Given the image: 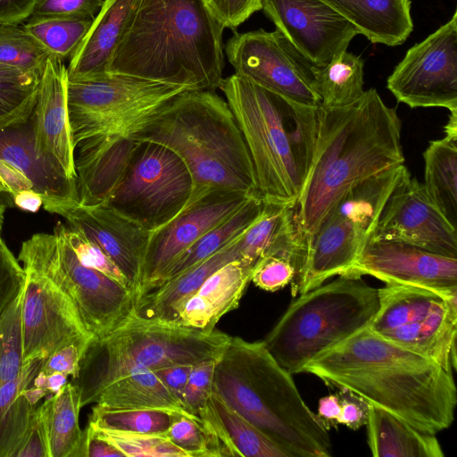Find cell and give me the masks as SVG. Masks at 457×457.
Instances as JSON below:
<instances>
[{
  "instance_id": "58",
  "label": "cell",
  "mask_w": 457,
  "mask_h": 457,
  "mask_svg": "<svg viewBox=\"0 0 457 457\" xmlns=\"http://www.w3.org/2000/svg\"><path fill=\"white\" fill-rule=\"evenodd\" d=\"M24 76H30V75H26V74L19 71L16 69H13V68H11L9 66H5V65L0 63V79H16V78H21V77H24Z\"/></svg>"
},
{
  "instance_id": "44",
  "label": "cell",
  "mask_w": 457,
  "mask_h": 457,
  "mask_svg": "<svg viewBox=\"0 0 457 457\" xmlns=\"http://www.w3.org/2000/svg\"><path fill=\"white\" fill-rule=\"evenodd\" d=\"M63 233L81 264L98 270L133 290L119 267L100 246L64 223Z\"/></svg>"
},
{
  "instance_id": "2",
  "label": "cell",
  "mask_w": 457,
  "mask_h": 457,
  "mask_svg": "<svg viewBox=\"0 0 457 457\" xmlns=\"http://www.w3.org/2000/svg\"><path fill=\"white\" fill-rule=\"evenodd\" d=\"M402 122L375 88L353 104L317 110L312 162L295 204L297 226L307 239L353 187L403 164Z\"/></svg>"
},
{
  "instance_id": "22",
  "label": "cell",
  "mask_w": 457,
  "mask_h": 457,
  "mask_svg": "<svg viewBox=\"0 0 457 457\" xmlns=\"http://www.w3.org/2000/svg\"><path fill=\"white\" fill-rule=\"evenodd\" d=\"M66 224L100 246L124 274L136 297L150 231L105 205L79 203L58 209Z\"/></svg>"
},
{
  "instance_id": "23",
  "label": "cell",
  "mask_w": 457,
  "mask_h": 457,
  "mask_svg": "<svg viewBox=\"0 0 457 457\" xmlns=\"http://www.w3.org/2000/svg\"><path fill=\"white\" fill-rule=\"evenodd\" d=\"M67 67L50 55L39 79L32 113L37 151L66 178L77 180L67 107Z\"/></svg>"
},
{
  "instance_id": "3",
  "label": "cell",
  "mask_w": 457,
  "mask_h": 457,
  "mask_svg": "<svg viewBox=\"0 0 457 457\" xmlns=\"http://www.w3.org/2000/svg\"><path fill=\"white\" fill-rule=\"evenodd\" d=\"M224 29L206 0H140L107 72L216 91Z\"/></svg>"
},
{
  "instance_id": "25",
  "label": "cell",
  "mask_w": 457,
  "mask_h": 457,
  "mask_svg": "<svg viewBox=\"0 0 457 457\" xmlns=\"http://www.w3.org/2000/svg\"><path fill=\"white\" fill-rule=\"evenodd\" d=\"M252 271L238 260L223 265L206 278L167 323L212 332L225 314L238 307Z\"/></svg>"
},
{
  "instance_id": "1",
  "label": "cell",
  "mask_w": 457,
  "mask_h": 457,
  "mask_svg": "<svg viewBox=\"0 0 457 457\" xmlns=\"http://www.w3.org/2000/svg\"><path fill=\"white\" fill-rule=\"evenodd\" d=\"M302 372L348 390L428 434L436 435L454 420L453 373L369 328L322 353Z\"/></svg>"
},
{
  "instance_id": "10",
  "label": "cell",
  "mask_w": 457,
  "mask_h": 457,
  "mask_svg": "<svg viewBox=\"0 0 457 457\" xmlns=\"http://www.w3.org/2000/svg\"><path fill=\"white\" fill-rule=\"evenodd\" d=\"M190 90L129 75L67 81V107L74 147L97 136L135 139L179 94Z\"/></svg>"
},
{
  "instance_id": "15",
  "label": "cell",
  "mask_w": 457,
  "mask_h": 457,
  "mask_svg": "<svg viewBox=\"0 0 457 457\" xmlns=\"http://www.w3.org/2000/svg\"><path fill=\"white\" fill-rule=\"evenodd\" d=\"M387 89L411 108L457 112V10L450 20L410 47L386 80Z\"/></svg>"
},
{
  "instance_id": "34",
  "label": "cell",
  "mask_w": 457,
  "mask_h": 457,
  "mask_svg": "<svg viewBox=\"0 0 457 457\" xmlns=\"http://www.w3.org/2000/svg\"><path fill=\"white\" fill-rule=\"evenodd\" d=\"M364 61L343 51L327 64L314 66L312 87L326 108L345 107L356 103L364 94Z\"/></svg>"
},
{
  "instance_id": "52",
  "label": "cell",
  "mask_w": 457,
  "mask_h": 457,
  "mask_svg": "<svg viewBox=\"0 0 457 457\" xmlns=\"http://www.w3.org/2000/svg\"><path fill=\"white\" fill-rule=\"evenodd\" d=\"M194 365L195 364H175L153 370L180 405L183 392Z\"/></svg>"
},
{
  "instance_id": "9",
  "label": "cell",
  "mask_w": 457,
  "mask_h": 457,
  "mask_svg": "<svg viewBox=\"0 0 457 457\" xmlns=\"http://www.w3.org/2000/svg\"><path fill=\"white\" fill-rule=\"evenodd\" d=\"M17 259L25 270L45 276L71 299L93 338L105 337L135 312V292L81 264L61 221L53 233H36L25 240Z\"/></svg>"
},
{
  "instance_id": "30",
  "label": "cell",
  "mask_w": 457,
  "mask_h": 457,
  "mask_svg": "<svg viewBox=\"0 0 457 457\" xmlns=\"http://www.w3.org/2000/svg\"><path fill=\"white\" fill-rule=\"evenodd\" d=\"M209 418L223 457H288L280 446L213 392L209 398Z\"/></svg>"
},
{
  "instance_id": "47",
  "label": "cell",
  "mask_w": 457,
  "mask_h": 457,
  "mask_svg": "<svg viewBox=\"0 0 457 457\" xmlns=\"http://www.w3.org/2000/svg\"><path fill=\"white\" fill-rule=\"evenodd\" d=\"M92 339V337H83L63 345L43 360L39 371L46 375L59 372L75 379L80 361Z\"/></svg>"
},
{
  "instance_id": "38",
  "label": "cell",
  "mask_w": 457,
  "mask_h": 457,
  "mask_svg": "<svg viewBox=\"0 0 457 457\" xmlns=\"http://www.w3.org/2000/svg\"><path fill=\"white\" fill-rule=\"evenodd\" d=\"M174 412L161 409H109L96 404L88 424L102 429L166 434Z\"/></svg>"
},
{
  "instance_id": "51",
  "label": "cell",
  "mask_w": 457,
  "mask_h": 457,
  "mask_svg": "<svg viewBox=\"0 0 457 457\" xmlns=\"http://www.w3.org/2000/svg\"><path fill=\"white\" fill-rule=\"evenodd\" d=\"M338 393L341 406L338 424H343L353 430L366 425L370 404L348 390L340 389Z\"/></svg>"
},
{
  "instance_id": "60",
  "label": "cell",
  "mask_w": 457,
  "mask_h": 457,
  "mask_svg": "<svg viewBox=\"0 0 457 457\" xmlns=\"http://www.w3.org/2000/svg\"><path fill=\"white\" fill-rule=\"evenodd\" d=\"M6 208L7 207L4 204H0V239L3 238L2 231H3L4 221V212H5Z\"/></svg>"
},
{
  "instance_id": "57",
  "label": "cell",
  "mask_w": 457,
  "mask_h": 457,
  "mask_svg": "<svg viewBox=\"0 0 457 457\" xmlns=\"http://www.w3.org/2000/svg\"><path fill=\"white\" fill-rule=\"evenodd\" d=\"M13 206L22 211L36 212L43 206V199L34 191H22L13 199Z\"/></svg>"
},
{
  "instance_id": "37",
  "label": "cell",
  "mask_w": 457,
  "mask_h": 457,
  "mask_svg": "<svg viewBox=\"0 0 457 457\" xmlns=\"http://www.w3.org/2000/svg\"><path fill=\"white\" fill-rule=\"evenodd\" d=\"M94 19H65L30 16L23 28L53 55L71 59L89 30Z\"/></svg>"
},
{
  "instance_id": "33",
  "label": "cell",
  "mask_w": 457,
  "mask_h": 457,
  "mask_svg": "<svg viewBox=\"0 0 457 457\" xmlns=\"http://www.w3.org/2000/svg\"><path fill=\"white\" fill-rule=\"evenodd\" d=\"M44 359L24 363L20 375L0 386V457H14L36 409L24 389L38 373Z\"/></svg>"
},
{
  "instance_id": "41",
  "label": "cell",
  "mask_w": 457,
  "mask_h": 457,
  "mask_svg": "<svg viewBox=\"0 0 457 457\" xmlns=\"http://www.w3.org/2000/svg\"><path fill=\"white\" fill-rule=\"evenodd\" d=\"M22 299L23 287L0 313V386L16 378L24 365L21 330Z\"/></svg>"
},
{
  "instance_id": "26",
  "label": "cell",
  "mask_w": 457,
  "mask_h": 457,
  "mask_svg": "<svg viewBox=\"0 0 457 457\" xmlns=\"http://www.w3.org/2000/svg\"><path fill=\"white\" fill-rule=\"evenodd\" d=\"M140 0H104L93 23L70 59L69 80L107 74L112 54Z\"/></svg>"
},
{
  "instance_id": "21",
  "label": "cell",
  "mask_w": 457,
  "mask_h": 457,
  "mask_svg": "<svg viewBox=\"0 0 457 457\" xmlns=\"http://www.w3.org/2000/svg\"><path fill=\"white\" fill-rule=\"evenodd\" d=\"M262 10L315 66L328 63L360 35L353 24L321 0H262Z\"/></svg>"
},
{
  "instance_id": "19",
  "label": "cell",
  "mask_w": 457,
  "mask_h": 457,
  "mask_svg": "<svg viewBox=\"0 0 457 457\" xmlns=\"http://www.w3.org/2000/svg\"><path fill=\"white\" fill-rule=\"evenodd\" d=\"M343 275L372 276L386 285L457 295V258L398 241L370 238Z\"/></svg>"
},
{
  "instance_id": "31",
  "label": "cell",
  "mask_w": 457,
  "mask_h": 457,
  "mask_svg": "<svg viewBox=\"0 0 457 457\" xmlns=\"http://www.w3.org/2000/svg\"><path fill=\"white\" fill-rule=\"evenodd\" d=\"M91 403L109 409H161L187 414L148 369H136L112 380L93 397Z\"/></svg>"
},
{
  "instance_id": "28",
  "label": "cell",
  "mask_w": 457,
  "mask_h": 457,
  "mask_svg": "<svg viewBox=\"0 0 457 457\" xmlns=\"http://www.w3.org/2000/svg\"><path fill=\"white\" fill-rule=\"evenodd\" d=\"M373 44L402 45L413 30L411 0H321Z\"/></svg>"
},
{
  "instance_id": "55",
  "label": "cell",
  "mask_w": 457,
  "mask_h": 457,
  "mask_svg": "<svg viewBox=\"0 0 457 457\" xmlns=\"http://www.w3.org/2000/svg\"><path fill=\"white\" fill-rule=\"evenodd\" d=\"M340 410L339 393L331 394L321 397L319 400L318 412L316 416L320 424L329 431L331 428L338 425Z\"/></svg>"
},
{
  "instance_id": "49",
  "label": "cell",
  "mask_w": 457,
  "mask_h": 457,
  "mask_svg": "<svg viewBox=\"0 0 457 457\" xmlns=\"http://www.w3.org/2000/svg\"><path fill=\"white\" fill-rule=\"evenodd\" d=\"M224 28L237 31L254 12L262 10V0H206Z\"/></svg>"
},
{
  "instance_id": "17",
  "label": "cell",
  "mask_w": 457,
  "mask_h": 457,
  "mask_svg": "<svg viewBox=\"0 0 457 457\" xmlns=\"http://www.w3.org/2000/svg\"><path fill=\"white\" fill-rule=\"evenodd\" d=\"M251 196L237 191H211L186 206L168 223L150 232L137 300L158 285L166 270L184 251L236 212Z\"/></svg>"
},
{
  "instance_id": "6",
  "label": "cell",
  "mask_w": 457,
  "mask_h": 457,
  "mask_svg": "<svg viewBox=\"0 0 457 457\" xmlns=\"http://www.w3.org/2000/svg\"><path fill=\"white\" fill-rule=\"evenodd\" d=\"M135 140L161 144L181 158L193 181L187 205L214 190L258 196L244 137L227 101L215 91L179 94Z\"/></svg>"
},
{
  "instance_id": "11",
  "label": "cell",
  "mask_w": 457,
  "mask_h": 457,
  "mask_svg": "<svg viewBox=\"0 0 457 457\" xmlns=\"http://www.w3.org/2000/svg\"><path fill=\"white\" fill-rule=\"evenodd\" d=\"M409 172L403 163L386 169L345 193L307 239L306 261L297 295L345 274L371 237L395 186Z\"/></svg>"
},
{
  "instance_id": "27",
  "label": "cell",
  "mask_w": 457,
  "mask_h": 457,
  "mask_svg": "<svg viewBox=\"0 0 457 457\" xmlns=\"http://www.w3.org/2000/svg\"><path fill=\"white\" fill-rule=\"evenodd\" d=\"M240 236L209 258L139 296L134 314L147 320L170 322L208 277L223 265L239 259Z\"/></svg>"
},
{
  "instance_id": "56",
  "label": "cell",
  "mask_w": 457,
  "mask_h": 457,
  "mask_svg": "<svg viewBox=\"0 0 457 457\" xmlns=\"http://www.w3.org/2000/svg\"><path fill=\"white\" fill-rule=\"evenodd\" d=\"M68 383V376L62 373L54 372L46 375L38 371L30 386L45 390L48 395L58 393Z\"/></svg>"
},
{
  "instance_id": "12",
  "label": "cell",
  "mask_w": 457,
  "mask_h": 457,
  "mask_svg": "<svg viewBox=\"0 0 457 457\" xmlns=\"http://www.w3.org/2000/svg\"><path fill=\"white\" fill-rule=\"evenodd\" d=\"M378 290L379 307L369 328L453 373L457 367V295L398 285Z\"/></svg>"
},
{
  "instance_id": "45",
  "label": "cell",
  "mask_w": 457,
  "mask_h": 457,
  "mask_svg": "<svg viewBox=\"0 0 457 457\" xmlns=\"http://www.w3.org/2000/svg\"><path fill=\"white\" fill-rule=\"evenodd\" d=\"M166 435L189 457H207L206 436L198 417L174 412Z\"/></svg>"
},
{
  "instance_id": "18",
  "label": "cell",
  "mask_w": 457,
  "mask_h": 457,
  "mask_svg": "<svg viewBox=\"0 0 457 457\" xmlns=\"http://www.w3.org/2000/svg\"><path fill=\"white\" fill-rule=\"evenodd\" d=\"M410 244L457 258V228L431 202L422 183L407 172L388 197L370 237Z\"/></svg>"
},
{
  "instance_id": "36",
  "label": "cell",
  "mask_w": 457,
  "mask_h": 457,
  "mask_svg": "<svg viewBox=\"0 0 457 457\" xmlns=\"http://www.w3.org/2000/svg\"><path fill=\"white\" fill-rule=\"evenodd\" d=\"M263 206L264 202L260 197L251 196L236 212L184 251L166 270L157 286L200 263L236 240L260 216Z\"/></svg>"
},
{
  "instance_id": "20",
  "label": "cell",
  "mask_w": 457,
  "mask_h": 457,
  "mask_svg": "<svg viewBox=\"0 0 457 457\" xmlns=\"http://www.w3.org/2000/svg\"><path fill=\"white\" fill-rule=\"evenodd\" d=\"M25 272L21 307L24 363L46 359L79 337H92L73 303L60 288L41 274Z\"/></svg>"
},
{
  "instance_id": "40",
  "label": "cell",
  "mask_w": 457,
  "mask_h": 457,
  "mask_svg": "<svg viewBox=\"0 0 457 457\" xmlns=\"http://www.w3.org/2000/svg\"><path fill=\"white\" fill-rule=\"evenodd\" d=\"M52 54L19 25H0V63L30 76H41Z\"/></svg>"
},
{
  "instance_id": "8",
  "label": "cell",
  "mask_w": 457,
  "mask_h": 457,
  "mask_svg": "<svg viewBox=\"0 0 457 457\" xmlns=\"http://www.w3.org/2000/svg\"><path fill=\"white\" fill-rule=\"evenodd\" d=\"M379 307L378 288L361 277L339 275L299 295L262 340L290 374L312 360L369 328Z\"/></svg>"
},
{
  "instance_id": "43",
  "label": "cell",
  "mask_w": 457,
  "mask_h": 457,
  "mask_svg": "<svg viewBox=\"0 0 457 457\" xmlns=\"http://www.w3.org/2000/svg\"><path fill=\"white\" fill-rule=\"evenodd\" d=\"M91 427L115 445L124 457H189L166 434H142Z\"/></svg>"
},
{
  "instance_id": "35",
  "label": "cell",
  "mask_w": 457,
  "mask_h": 457,
  "mask_svg": "<svg viewBox=\"0 0 457 457\" xmlns=\"http://www.w3.org/2000/svg\"><path fill=\"white\" fill-rule=\"evenodd\" d=\"M46 432L50 457H78L84 430L79 427V393L68 382L40 406Z\"/></svg>"
},
{
  "instance_id": "50",
  "label": "cell",
  "mask_w": 457,
  "mask_h": 457,
  "mask_svg": "<svg viewBox=\"0 0 457 457\" xmlns=\"http://www.w3.org/2000/svg\"><path fill=\"white\" fill-rule=\"evenodd\" d=\"M14 457H50L46 427L40 407L34 410Z\"/></svg>"
},
{
  "instance_id": "29",
  "label": "cell",
  "mask_w": 457,
  "mask_h": 457,
  "mask_svg": "<svg viewBox=\"0 0 457 457\" xmlns=\"http://www.w3.org/2000/svg\"><path fill=\"white\" fill-rule=\"evenodd\" d=\"M367 438L375 457H443L436 435L423 432L403 420L370 405Z\"/></svg>"
},
{
  "instance_id": "7",
  "label": "cell",
  "mask_w": 457,
  "mask_h": 457,
  "mask_svg": "<svg viewBox=\"0 0 457 457\" xmlns=\"http://www.w3.org/2000/svg\"><path fill=\"white\" fill-rule=\"evenodd\" d=\"M229 337L216 329L206 333L133 314L105 337L91 340L71 383L79 390L82 408L104 386L130 370L217 359Z\"/></svg>"
},
{
  "instance_id": "54",
  "label": "cell",
  "mask_w": 457,
  "mask_h": 457,
  "mask_svg": "<svg viewBox=\"0 0 457 457\" xmlns=\"http://www.w3.org/2000/svg\"><path fill=\"white\" fill-rule=\"evenodd\" d=\"M38 0H0V25H20L27 21Z\"/></svg>"
},
{
  "instance_id": "16",
  "label": "cell",
  "mask_w": 457,
  "mask_h": 457,
  "mask_svg": "<svg viewBox=\"0 0 457 457\" xmlns=\"http://www.w3.org/2000/svg\"><path fill=\"white\" fill-rule=\"evenodd\" d=\"M28 190L40 195L50 213L79 203L77 180L66 178L37 151L32 115L25 123L0 129V204L13 207L15 196Z\"/></svg>"
},
{
  "instance_id": "13",
  "label": "cell",
  "mask_w": 457,
  "mask_h": 457,
  "mask_svg": "<svg viewBox=\"0 0 457 457\" xmlns=\"http://www.w3.org/2000/svg\"><path fill=\"white\" fill-rule=\"evenodd\" d=\"M193 190L190 172L171 149L139 141L120 181L104 204L150 232L176 217Z\"/></svg>"
},
{
  "instance_id": "59",
  "label": "cell",
  "mask_w": 457,
  "mask_h": 457,
  "mask_svg": "<svg viewBox=\"0 0 457 457\" xmlns=\"http://www.w3.org/2000/svg\"><path fill=\"white\" fill-rule=\"evenodd\" d=\"M445 135L457 137V112H450L449 120L445 127Z\"/></svg>"
},
{
  "instance_id": "14",
  "label": "cell",
  "mask_w": 457,
  "mask_h": 457,
  "mask_svg": "<svg viewBox=\"0 0 457 457\" xmlns=\"http://www.w3.org/2000/svg\"><path fill=\"white\" fill-rule=\"evenodd\" d=\"M235 74L309 106H319L312 87L314 64L278 29L234 31L224 46Z\"/></svg>"
},
{
  "instance_id": "5",
  "label": "cell",
  "mask_w": 457,
  "mask_h": 457,
  "mask_svg": "<svg viewBox=\"0 0 457 457\" xmlns=\"http://www.w3.org/2000/svg\"><path fill=\"white\" fill-rule=\"evenodd\" d=\"M219 89L250 154L257 195L265 203L295 206L312 162L318 106L299 104L235 73L223 78Z\"/></svg>"
},
{
  "instance_id": "24",
  "label": "cell",
  "mask_w": 457,
  "mask_h": 457,
  "mask_svg": "<svg viewBox=\"0 0 457 457\" xmlns=\"http://www.w3.org/2000/svg\"><path fill=\"white\" fill-rule=\"evenodd\" d=\"M139 141L129 137L97 136L75 146L79 204L105 203L124 175Z\"/></svg>"
},
{
  "instance_id": "53",
  "label": "cell",
  "mask_w": 457,
  "mask_h": 457,
  "mask_svg": "<svg viewBox=\"0 0 457 457\" xmlns=\"http://www.w3.org/2000/svg\"><path fill=\"white\" fill-rule=\"evenodd\" d=\"M124 457L123 453L110 441L100 436L90 425L84 429L83 439L78 457Z\"/></svg>"
},
{
  "instance_id": "48",
  "label": "cell",
  "mask_w": 457,
  "mask_h": 457,
  "mask_svg": "<svg viewBox=\"0 0 457 457\" xmlns=\"http://www.w3.org/2000/svg\"><path fill=\"white\" fill-rule=\"evenodd\" d=\"M104 2V0H38L31 16L94 19Z\"/></svg>"
},
{
  "instance_id": "4",
  "label": "cell",
  "mask_w": 457,
  "mask_h": 457,
  "mask_svg": "<svg viewBox=\"0 0 457 457\" xmlns=\"http://www.w3.org/2000/svg\"><path fill=\"white\" fill-rule=\"evenodd\" d=\"M212 392L287 453L288 457H329L328 430L298 391L292 374L263 341L230 337L216 361Z\"/></svg>"
},
{
  "instance_id": "42",
  "label": "cell",
  "mask_w": 457,
  "mask_h": 457,
  "mask_svg": "<svg viewBox=\"0 0 457 457\" xmlns=\"http://www.w3.org/2000/svg\"><path fill=\"white\" fill-rule=\"evenodd\" d=\"M39 76L0 79V129L27 122L34 111Z\"/></svg>"
},
{
  "instance_id": "46",
  "label": "cell",
  "mask_w": 457,
  "mask_h": 457,
  "mask_svg": "<svg viewBox=\"0 0 457 457\" xmlns=\"http://www.w3.org/2000/svg\"><path fill=\"white\" fill-rule=\"evenodd\" d=\"M217 359L194 365L181 399L182 408L187 414L197 417L199 411L207 404L212 393Z\"/></svg>"
},
{
  "instance_id": "32",
  "label": "cell",
  "mask_w": 457,
  "mask_h": 457,
  "mask_svg": "<svg viewBox=\"0 0 457 457\" xmlns=\"http://www.w3.org/2000/svg\"><path fill=\"white\" fill-rule=\"evenodd\" d=\"M424 188L431 202L457 226V137L429 142L423 153Z\"/></svg>"
},
{
  "instance_id": "39",
  "label": "cell",
  "mask_w": 457,
  "mask_h": 457,
  "mask_svg": "<svg viewBox=\"0 0 457 457\" xmlns=\"http://www.w3.org/2000/svg\"><path fill=\"white\" fill-rule=\"evenodd\" d=\"M295 209V205L287 206L264 202L260 216L242 233L238 239V261L253 270Z\"/></svg>"
}]
</instances>
